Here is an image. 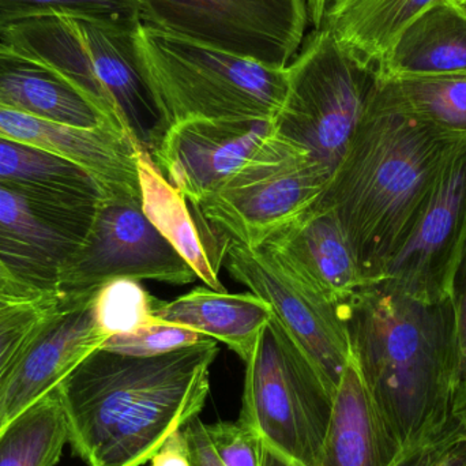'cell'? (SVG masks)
<instances>
[{"label": "cell", "instance_id": "836d02e7", "mask_svg": "<svg viewBox=\"0 0 466 466\" xmlns=\"http://www.w3.org/2000/svg\"><path fill=\"white\" fill-rule=\"evenodd\" d=\"M150 466H191L187 441L183 430L175 431L150 460Z\"/></svg>", "mask_w": 466, "mask_h": 466}, {"label": "cell", "instance_id": "1f68e13d", "mask_svg": "<svg viewBox=\"0 0 466 466\" xmlns=\"http://www.w3.org/2000/svg\"><path fill=\"white\" fill-rule=\"evenodd\" d=\"M208 438L224 466H260L263 440L243 421L205 424Z\"/></svg>", "mask_w": 466, "mask_h": 466}, {"label": "cell", "instance_id": "6da1fadb", "mask_svg": "<svg viewBox=\"0 0 466 466\" xmlns=\"http://www.w3.org/2000/svg\"><path fill=\"white\" fill-rule=\"evenodd\" d=\"M207 339L166 355L96 350L56 388L68 443L89 466H141L199 416L218 355Z\"/></svg>", "mask_w": 466, "mask_h": 466}, {"label": "cell", "instance_id": "52a82bcc", "mask_svg": "<svg viewBox=\"0 0 466 466\" xmlns=\"http://www.w3.org/2000/svg\"><path fill=\"white\" fill-rule=\"evenodd\" d=\"M287 67L277 136L306 149L331 175L347 152L375 73L347 54L329 30H312Z\"/></svg>", "mask_w": 466, "mask_h": 466}, {"label": "cell", "instance_id": "e0dca14e", "mask_svg": "<svg viewBox=\"0 0 466 466\" xmlns=\"http://www.w3.org/2000/svg\"><path fill=\"white\" fill-rule=\"evenodd\" d=\"M263 244L336 307L364 285L350 241L330 208L312 205Z\"/></svg>", "mask_w": 466, "mask_h": 466}, {"label": "cell", "instance_id": "60d3db41", "mask_svg": "<svg viewBox=\"0 0 466 466\" xmlns=\"http://www.w3.org/2000/svg\"><path fill=\"white\" fill-rule=\"evenodd\" d=\"M446 432L451 437H466V407L454 416Z\"/></svg>", "mask_w": 466, "mask_h": 466}, {"label": "cell", "instance_id": "ac0fdd59", "mask_svg": "<svg viewBox=\"0 0 466 466\" xmlns=\"http://www.w3.org/2000/svg\"><path fill=\"white\" fill-rule=\"evenodd\" d=\"M0 103L67 127L125 131L67 76L2 41Z\"/></svg>", "mask_w": 466, "mask_h": 466}, {"label": "cell", "instance_id": "8992f818", "mask_svg": "<svg viewBox=\"0 0 466 466\" xmlns=\"http://www.w3.org/2000/svg\"><path fill=\"white\" fill-rule=\"evenodd\" d=\"M333 394L276 318L263 328L246 361L238 420L300 466H318Z\"/></svg>", "mask_w": 466, "mask_h": 466}, {"label": "cell", "instance_id": "7a4b0ae2", "mask_svg": "<svg viewBox=\"0 0 466 466\" xmlns=\"http://www.w3.org/2000/svg\"><path fill=\"white\" fill-rule=\"evenodd\" d=\"M462 142L408 114L375 79L347 152L315 202L336 213L364 284L385 276Z\"/></svg>", "mask_w": 466, "mask_h": 466}, {"label": "cell", "instance_id": "5bb4252c", "mask_svg": "<svg viewBox=\"0 0 466 466\" xmlns=\"http://www.w3.org/2000/svg\"><path fill=\"white\" fill-rule=\"evenodd\" d=\"M273 133V120L190 119L171 126L152 157L191 204L220 187Z\"/></svg>", "mask_w": 466, "mask_h": 466}, {"label": "cell", "instance_id": "9c48e42d", "mask_svg": "<svg viewBox=\"0 0 466 466\" xmlns=\"http://www.w3.org/2000/svg\"><path fill=\"white\" fill-rule=\"evenodd\" d=\"M141 22L160 32L287 68L309 24L304 0H136Z\"/></svg>", "mask_w": 466, "mask_h": 466}, {"label": "cell", "instance_id": "4316f807", "mask_svg": "<svg viewBox=\"0 0 466 466\" xmlns=\"http://www.w3.org/2000/svg\"><path fill=\"white\" fill-rule=\"evenodd\" d=\"M73 16L136 30L141 22L136 0H0V35L44 16Z\"/></svg>", "mask_w": 466, "mask_h": 466}, {"label": "cell", "instance_id": "ba28073f", "mask_svg": "<svg viewBox=\"0 0 466 466\" xmlns=\"http://www.w3.org/2000/svg\"><path fill=\"white\" fill-rule=\"evenodd\" d=\"M330 177L306 149L273 130L228 180L190 204L221 236L255 248L304 215Z\"/></svg>", "mask_w": 466, "mask_h": 466}, {"label": "cell", "instance_id": "44dd1931", "mask_svg": "<svg viewBox=\"0 0 466 466\" xmlns=\"http://www.w3.org/2000/svg\"><path fill=\"white\" fill-rule=\"evenodd\" d=\"M153 317L223 342L246 363L273 311L252 292L233 295L199 287L172 301L156 299Z\"/></svg>", "mask_w": 466, "mask_h": 466}, {"label": "cell", "instance_id": "d6a6232c", "mask_svg": "<svg viewBox=\"0 0 466 466\" xmlns=\"http://www.w3.org/2000/svg\"><path fill=\"white\" fill-rule=\"evenodd\" d=\"M183 434L187 441L191 466H224L208 438L207 427L199 416L186 424Z\"/></svg>", "mask_w": 466, "mask_h": 466}, {"label": "cell", "instance_id": "e575fe53", "mask_svg": "<svg viewBox=\"0 0 466 466\" xmlns=\"http://www.w3.org/2000/svg\"><path fill=\"white\" fill-rule=\"evenodd\" d=\"M427 466H466V437H451L445 431Z\"/></svg>", "mask_w": 466, "mask_h": 466}, {"label": "cell", "instance_id": "cb8c5ba5", "mask_svg": "<svg viewBox=\"0 0 466 466\" xmlns=\"http://www.w3.org/2000/svg\"><path fill=\"white\" fill-rule=\"evenodd\" d=\"M435 2L350 0L323 29L350 56L375 73L400 35Z\"/></svg>", "mask_w": 466, "mask_h": 466}, {"label": "cell", "instance_id": "f1b7e54d", "mask_svg": "<svg viewBox=\"0 0 466 466\" xmlns=\"http://www.w3.org/2000/svg\"><path fill=\"white\" fill-rule=\"evenodd\" d=\"M153 298L137 279H116L104 282L93 299L98 328L108 337L131 333L158 322L153 317Z\"/></svg>", "mask_w": 466, "mask_h": 466}, {"label": "cell", "instance_id": "7c38bea8", "mask_svg": "<svg viewBox=\"0 0 466 466\" xmlns=\"http://www.w3.org/2000/svg\"><path fill=\"white\" fill-rule=\"evenodd\" d=\"M97 205L49 201L0 183V262L30 292L57 293L60 271L86 238Z\"/></svg>", "mask_w": 466, "mask_h": 466}, {"label": "cell", "instance_id": "8fae6325", "mask_svg": "<svg viewBox=\"0 0 466 466\" xmlns=\"http://www.w3.org/2000/svg\"><path fill=\"white\" fill-rule=\"evenodd\" d=\"M224 263L236 281L270 306L273 317L334 396L350 359L339 307L296 276L266 244L252 248L229 238Z\"/></svg>", "mask_w": 466, "mask_h": 466}, {"label": "cell", "instance_id": "d4e9b609", "mask_svg": "<svg viewBox=\"0 0 466 466\" xmlns=\"http://www.w3.org/2000/svg\"><path fill=\"white\" fill-rule=\"evenodd\" d=\"M378 86L408 114L451 138L466 141V73L380 76Z\"/></svg>", "mask_w": 466, "mask_h": 466}, {"label": "cell", "instance_id": "5b68a950", "mask_svg": "<svg viewBox=\"0 0 466 466\" xmlns=\"http://www.w3.org/2000/svg\"><path fill=\"white\" fill-rule=\"evenodd\" d=\"M137 46L168 127L190 119L273 120L284 103L287 68L141 24Z\"/></svg>", "mask_w": 466, "mask_h": 466}, {"label": "cell", "instance_id": "f35d334b", "mask_svg": "<svg viewBox=\"0 0 466 466\" xmlns=\"http://www.w3.org/2000/svg\"><path fill=\"white\" fill-rule=\"evenodd\" d=\"M260 466H300L293 462L292 460L279 453L276 449L263 441L262 445V464Z\"/></svg>", "mask_w": 466, "mask_h": 466}, {"label": "cell", "instance_id": "74e56055", "mask_svg": "<svg viewBox=\"0 0 466 466\" xmlns=\"http://www.w3.org/2000/svg\"><path fill=\"white\" fill-rule=\"evenodd\" d=\"M38 298H41V296L32 298V296L18 295V293L0 288V314L8 311V309L22 306V304L30 303V301L35 300Z\"/></svg>", "mask_w": 466, "mask_h": 466}, {"label": "cell", "instance_id": "30bf717a", "mask_svg": "<svg viewBox=\"0 0 466 466\" xmlns=\"http://www.w3.org/2000/svg\"><path fill=\"white\" fill-rule=\"evenodd\" d=\"M116 279L174 285L198 279L145 216L139 197L101 198L86 238L60 271L57 293L86 292Z\"/></svg>", "mask_w": 466, "mask_h": 466}, {"label": "cell", "instance_id": "9a60e30c", "mask_svg": "<svg viewBox=\"0 0 466 466\" xmlns=\"http://www.w3.org/2000/svg\"><path fill=\"white\" fill-rule=\"evenodd\" d=\"M96 289L63 293L59 312L22 356L11 377L5 405L7 423L56 390L85 359L101 350L109 339L96 320Z\"/></svg>", "mask_w": 466, "mask_h": 466}, {"label": "cell", "instance_id": "2e32d148", "mask_svg": "<svg viewBox=\"0 0 466 466\" xmlns=\"http://www.w3.org/2000/svg\"><path fill=\"white\" fill-rule=\"evenodd\" d=\"M0 138L40 147L86 169L104 196L141 197L138 150L125 131L115 127H67L0 103Z\"/></svg>", "mask_w": 466, "mask_h": 466}, {"label": "cell", "instance_id": "ffe728a7", "mask_svg": "<svg viewBox=\"0 0 466 466\" xmlns=\"http://www.w3.org/2000/svg\"><path fill=\"white\" fill-rule=\"evenodd\" d=\"M407 451L380 415L350 356L334 394L318 466H394Z\"/></svg>", "mask_w": 466, "mask_h": 466}, {"label": "cell", "instance_id": "4dcf8cb0", "mask_svg": "<svg viewBox=\"0 0 466 466\" xmlns=\"http://www.w3.org/2000/svg\"><path fill=\"white\" fill-rule=\"evenodd\" d=\"M453 304V371H451V420L466 407V241L451 279Z\"/></svg>", "mask_w": 466, "mask_h": 466}, {"label": "cell", "instance_id": "4fadbf2b", "mask_svg": "<svg viewBox=\"0 0 466 466\" xmlns=\"http://www.w3.org/2000/svg\"><path fill=\"white\" fill-rule=\"evenodd\" d=\"M465 241L466 142H462L449 157L426 210L382 279L413 298L449 299Z\"/></svg>", "mask_w": 466, "mask_h": 466}, {"label": "cell", "instance_id": "8d00e7d4", "mask_svg": "<svg viewBox=\"0 0 466 466\" xmlns=\"http://www.w3.org/2000/svg\"><path fill=\"white\" fill-rule=\"evenodd\" d=\"M441 438L435 441V442L427 443V445L419 446L416 449H410L394 466H427L430 460L434 456L435 451H437Z\"/></svg>", "mask_w": 466, "mask_h": 466}, {"label": "cell", "instance_id": "83f0119b", "mask_svg": "<svg viewBox=\"0 0 466 466\" xmlns=\"http://www.w3.org/2000/svg\"><path fill=\"white\" fill-rule=\"evenodd\" d=\"M63 293H49L0 314V432L5 424V394L11 377L30 345L54 319Z\"/></svg>", "mask_w": 466, "mask_h": 466}, {"label": "cell", "instance_id": "7bdbcfd3", "mask_svg": "<svg viewBox=\"0 0 466 466\" xmlns=\"http://www.w3.org/2000/svg\"><path fill=\"white\" fill-rule=\"evenodd\" d=\"M453 2H456V3H462V2H464V0H453Z\"/></svg>", "mask_w": 466, "mask_h": 466}, {"label": "cell", "instance_id": "7402d4cb", "mask_svg": "<svg viewBox=\"0 0 466 466\" xmlns=\"http://www.w3.org/2000/svg\"><path fill=\"white\" fill-rule=\"evenodd\" d=\"M466 73V13L453 0H438L400 35L378 66L380 76Z\"/></svg>", "mask_w": 466, "mask_h": 466}, {"label": "cell", "instance_id": "603a6c76", "mask_svg": "<svg viewBox=\"0 0 466 466\" xmlns=\"http://www.w3.org/2000/svg\"><path fill=\"white\" fill-rule=\"evenodd\" d=\"M0 183L38 198L81 207H96L104 197L97 180L74 161L3 138Z\"/></svg>", "mask_w": 466, "mask_h": 466}, {"label": "cell", "instance_id": "277c9868", "mask_svg": "<svg viewBox=\"0 0 466 466\" xmlns=\"http://www.w3.org/2000/svg\"><path fill=\"white\" fill-rule=\"evenodd\" d=\"M136 30L73 16H44L16 30L15 46L81 87L139 149L152 156L169 127L142 63Z\"/></svg>", "mask_w": 466, "mask_h": 466}, {"label": "cell", "instance_id": "b9f144b4", "mask_svg": "<svg viewBox=\"0 0 466 466\" xmlns=\"http://www.w3.org/2000/svg\"><path fill=\"white\" fill-rule=\"evenodd\" d=\"M457 5H460V7H461L462 10H464L466 13V0H464L462 3H457Z\"/></svg>", "mask_w": 466, "mask_h": 466}, {"label": "cell", "instance_id": "f546056e", "mask_svg": "<svg viewBox=\"0 0 466 466\" xmlns=\"http://www.w3.org/2000/svg\"><path fill=\"white\" fill-rule=\"evenodd\" d=\"M207 339L209 337L191 329L156 322L131 333L109 337L103 345V350L120 353V355L150 358V356L166 355L182 348L191 347Z\"/></svg>", "mask_w": 466, "mask_h": 466}, {"label": "cell", "instance_id": "484cf974", "mask_svg": "<svg viewBox=\"0 0 466 466\" xmlns=\"http://www.w3.org/2000/svg\"><path fill=\"white\" fill-rule=\"evenodd\" d=\"M68 442L56 390L7 423L0 432V466H55Z\"/></svg>", "mask_w": 466, "mask_h": 466}, {"label": "cell", "instance_id": "d590c367", "mask_svg": "<svg viewBox=\"0 0 466 466\" xmlns=\"http://www.w3.org/2000/svg\"><path fill=\"white\" fill-rule=\"evenodd\" d=\"M350 0H304L314 30H320Z\"/></svg>", "mask_w": 466, "mask_h": 466}, {"label": "cell", "instance_id": "ab89813d", "mask_svg": "<svg viewBox=\"0 0 466 466\" xmlns=\"http://www.w3.org/2000/svg\"><path fill=\"white\" fill-rule=\"evenodd\" d=\"M0 288L3 289L11 290V292L18 293V295L24 296H32V298H37V296L43 295H35V293L30 292L26 288L22 287L13 276H11L10 271L5 268L2 262H0Z\"/></svg>", "mask_w": 466, "mask_h": 466}, {"label": "cell", "instance_id": "d6986e66", "mask_svg": "<svg viewBox=\"0 0 466 466\" xmlns=\"http://www.w3.org/2000/svg\"><path fill=\"white\" fill-rule=\"evenodd\" d=\"M142 209L150 223L187 260L208 288L227 292L218 279L226 258L224 238L161 174L150 153L138 150Z\"/></svg>", "mask_w": 466, "mask_h": 466}, {"label": "cell", "instance_id": "3957f363", "mask_svg": "<svg viewBox=\"0 0 466 466\" xmlns=\"http://www.w3.org/2000/svg\"><path fill=\"white\" fill-rule=\"evenodd\" d=\"M350 356L405 451L440 440L451 423L453 304L367 282L339 307Z\"/></svg>", "mask_w": 466, "mask_h": 466}]
</instances>
